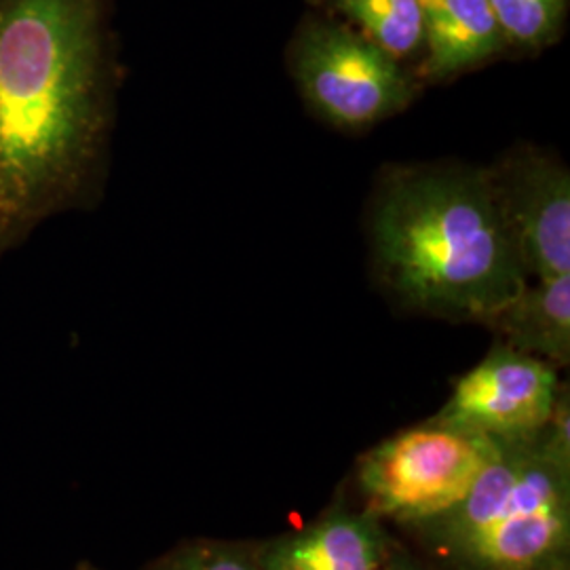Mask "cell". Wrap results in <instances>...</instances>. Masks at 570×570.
I'll return each instance as SVG.
<instances>
[{
	"mask_svg": "<svg viewBox=\"0 0 570 570\" xmlns=\"http://www.w3.org/2000/svg\"><path fill=\"white\" fill-rule=\"evenodd\" d=\"M108 0H0V261L100 195L117 68Z\"/></svg>",
	"mask_w": 570,
	"mask_h": 570,
	"instance_id": "1",
	"label": "cell"
},
{
	"mask_svg": "<svg viewBox=\"0 0 570 570\" xmlns=\"http://www.w3.org/2000/svg\"><path fill=\"white\" fill-rule=\"evenodd\" d=\"M372 245L391 289L440 317L489 324L529 282L489 174L393 176L372 214Z\"/></svg>",
	"mask_w": 570,
	"mask_h": 570,
	"instance_id": "2",
	"label": "cell"
},
{
	"mask_svg": "<svg viewBox=\"0 0 570 570\" xmlns=\"http://www.w3.org/2000/svg\"><path fill=\"white\" fill-rule=\"evenodd\" d=\"M423 530L461 570H567L570 546L569 402L539 433L503 442L463 501Z\"/></svg>",
	"mask_w": 570,
	"mask_h": 570,
	"instance_id": "3",
	"label": "cell"
},
{
	"mask_svg": "<svg viewBox=\"0 0 570 570\" xmlns=\"http://www.w3.org/2000/svg\"><path fill=\"white\" fill-rule=\"evenodd\" d=\"M503 442L429 421L381 442L360 461L357 480L374 518L423 527L452 510Z\"/></svg>",
	"mask_w": 570,
	"mask_h": 570,
	"instance_id": "4",
	"label": "cell"
},
{
	"mask_svg": "<svg viewBox=\"0 0 570 570\" xmlns=\"http://www.w3.org/2000/svg\"><path fill=\"white\" fill-rule=\"evenodd\" d=\"M294 72L308 104L338 127L383 121L412 100V85L397 60L341 23L306 28Z\"/></svg>",
	"mask_w": 570,
	"mask_h": 570,
	"instance_id": "5",
	"label": "cell"
},
{
	"mask_svg": "<svg viewBox=\"0 0 570 570\" xmlns=\"http://www.w3.org/2000/svg\"><path fill=\"white\" fill-rule=\"evenodd\" d=\"M562 393L556 367L508 345L463 374L433 421L492 440H524L548 425Z\"/></svg>",
	"mask_w": 570,
	"mask_h": 570,
	"instance_id": "6",
	"label": "cell"
},
{
	"mask_svg": "<svg viewBox=\"0 0 570 570\" xmlns=\"http://www.w3.org/2000/svg\"><path fill=\"white\" fill-rule=\"evenodd\" d=\"M529 277L570 275V178L567 167L524 153L489 174Z\"/></svg>",
	"mask_w": 570,
	"mask_h": 570,
	"instance_id": "7",
	"label": "cell"
},
{
	"mask_svg": "<svg viewBox=\"0 0 570 570\" xmlns=\"http://www.w3.org/2000/svg\"><path fill=\"white\" fill-rule=\"evenodd\" d=\"M258 570H383L385 537L370 511L336 513L268 543Z\"/></svg>",
	"mask_w": 570,
	"mask_h": 570,
	"instance_id": "8",
	"label": "cell"
},
{
	"mask_svg": "<svg viewBox=\"0 0 570 570\" xmlns=\"http://www.w3.org/2000/svg\"><path fill=\"white\" fill-rule=\"evenodd\" d=\"M423 41L428 42L425 75L449 79L473 68L508 45L489 0H419Z\"/></svg>",
	"mask_w": 570,
	"mask_h": 570,
	"instance_id": "9",
	"label": "cell"
},
{
	"mask_svg": "<svg viewBox=\"0 0 570 570\" xmlns=\"http://www.w3.org/2000/svg\"><path fill=\"white\" fill-rule=\"evenodd\" d=\"M508 346L548 364L570 362V275L527 282L522 292L489 322Z\"/></svg>",
	"mask_w": 570,
	"mask_h": 570,
	"instance_id": "10",
	"label": "cell"
},
{
	"mask_svg": "<svg viewBox=\"0 0 570 570\" xmlns=\"http://www.w3.org/2000/svg\"><path fill=\"white\" fill-rule=\"evenodd\" d=\"M338 11L355 21L364 37L385 49L389 56L404 58L423 42V16L419 0H332Z\"/></svg>",
	"mask_w": 570,
	"mask_h": 570,
	"instance_id": "11",
	"label": "cell"
},
{
	"mask_svg": "<svg viewBox=\"0 0 570 570\" xmlns=\"http://www.w3.org/2000/svg\"><path fill=\"white\" fill-rule=\"evenodd\" d=\"M489 4L505 41L527 49L553 41L567 11V0H489Z\"/></svg>",
	"mask_w": 570,
	"mask_h": 570,
	"instance_id": "12",
	"label": "cell"
},
{
	"mask_svg": "<svg viewBox=\"0 0 570 570\" xmlns=\"http://www.w3.org/2000/svg\"><path fill=\"white\" fill-rule=\"evenodd\" d=\"M153 570H258V564L256 558L235 548L197 543L169 553Z\"/></svg>",
	"mask_w": 570,
	"mask_h": 570,
	"instance_id": "13",
	"label": "cell"
},
{
	"mask_svg": "<svg viewBox=\"0 0 570 570\" xmlns=\"http://www.w3.org/2000/svg\"><path fill=\"white\" fill-rule=\"evenodd\" d=\"M383 570H419L414 567H383Z\"/></svg>",
	"mask_w": 570,
	"mask_h": 570,
	"instance_id": "14",
	"label": "cell"
},
{
	"mask_svg": "<svg viewBox=\"0 0 570 570\" xmlns=\"http://www.w3.org/2000/svg\"><path fill=\"white\" fill-rule=\"evenodd\" d=\"M77 570H98V569H91V567H81V569H77Z\"/></svg>",
	"mask_w": 570,
	"mask_h": 570,
	"instance_id": "15",
	"label": "cell"
},
{
	"mask_svg": "<svg viewBox=\"0 0 570 570\" xmlns=\"http://www.w3.org/2000/svg\"><path fill=\"white\" fill-rule=\"evenodd\" d=\"M567 570H569V569H567Z\"/></svg>",
	"mask_w": 570,
	"mask_h": 570,
	"instance_id": "16",
	"label": "cell"
}]
</instances>
